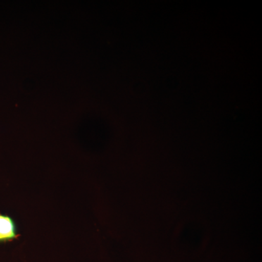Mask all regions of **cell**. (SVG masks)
Returning a JSON list of instances; mask_svg holds the SVG:
<instances>
[{"instance_id": "obj_1", "label": "cell", "mask_w": 262, "mask_h": 262, "mask_svg": "<svg viewBox=\"0 0 262 262\" xmlns=\"http://www.w3.org/2000/svg\"><path fill=\"white\" fill-rule=\"evenodd\" d=\"M19 237L15 221L9 215L0 213V244L13 242Z\"/></svg>"}]
</instances>
